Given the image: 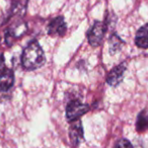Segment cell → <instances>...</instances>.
Masks as SVG:
<instances>
[{
  "mask_svg": "<svg viewBox=\"0 0 148 148\" xmlns=\"http://www.w3.org/2000/svg\"><path fill=\"white\" fill-rule=\"evenodd\" d=\"M44 51L37 41H32L23 49L21 55V65L25 70H36L45 64Z\"/></svg>",
  "mask_w": 148,
  "mask_h": 148,
  "instance_id": "cell-1",
  "label": "cell"
},
{
  "mask_svg": "<svg viewBox=\"0 0 148 148\" xmlns=\"http://www.w3.org/2000/svg\"><path fill=\"white\" fill-rule=\"evenodd\" d=\"M107 32V25L103 21H95L87 33V40L90 46L97 47L101 44Z\"/></svg>",
  "mask_w": 148,
  "mask_h": 148,
  "instance_id": "cell-2",
  "label": "cell"
},
{
  "mask_svg": "<svg viewBox=\"0 0 148 148\" xmlns=\"http://www.w3.org/2000/svg\"><path fill=\"white\" fill-rule=\"evenodd\" d=\"M89 110L88 105L79 101H71L66 108V118L69 122L78 120L81 116L86 114Z\"/></svg>",
  "mask_w": 148,
  "mask_h": 148,
  "instance_id": "cell-3",
  "label": "cell"
},
{
  "mask_svg": "<svg viewBox=\"0 0 148 148\" xmlns=\"http://www.w3.org/2000/svg\"><path fill=\"white\" fill-rule=\"evenodd\" d=\"M66 31H67V27H66L63 16H58L53 18L48 25V34L50 36L63 37L66 34Z\"/></svg>",
  "mask_w": 148,
  "mask_h": 148,
  "instance_id": "cell-4",
  "label": "cell"
},
{
  "mask_svg": "<svg viewBox=\"0 0 148 148\" xmlns=\"http://www.w3.org/2000/svg\"><path fill=\"white\" fill-rule=\"evenodd\" d=\"M69 138L72 146L76 147L83 140V128L82 124L79 120L73 121L72 125L69 128Z\"/></svg>",
  "mask_w": 148,
  "mask_h": 148,
  "instance_id": "cell-5",
  "label": "cell"
},
{
  "mask_svg": "<svg viewBox=\"0 0 148 148\" xmlns=\"http://www.w3.org/2000/svg\"><path fill=\"white\" fill-rule=\"evenodd\" d=\"M126 71V63H122L120 65L116 66L115 68L110 71L107 77V82L109 83L111 86H117L120 84L122 80H123L124 73Z\"/></svg>",
  "mask_w": 148,
  "mask_h": 148,
  "instance_id": "cell-6",
  "label": "cell"
},
{
  "mask_svg": "<svg viewBox=\"0 0 148 148\" xmlns=\"http://www.w3.org/2000/svg\"><path fill=\"white\" fill-rule=\"evenodd\" d=\"M14 73L11 69L5 68L0 73V91H6L13 85Z\"/></svg>",
  "mask_w": 148,
  "mask_h": 148,
  "instance_id": "cell-7",
  "label": "cell"
},
{
  "mask_svg": "<svg viewBox=\"0 0 148 148\" xmlns=\"http://www.w3.org/2000/svg\"><path fill=\"white\" fill-rule=\"evenodd\" d=\"M135 44L141 49H148V23L138 29L135 37Z\"/></svg>",
  "mask_w": 148,
  "mask_h": 148,
  "instance_id": "cell-8",
  "label": "cell"
},
{
  "mask_svg": "<svg viewBox=\"0 0 148 148\" xmlns=\"http://www.w3.org/2000/svg\"><path fill=\"white\" fill-rule=\"evenodd\" d=\"M136 130L140 133H143L148 130V109L143 110L138 115L136 121Z\"/></svg>",
  "mask_w": 148,
  "mask_h": 148,
  "instance_id": "cell-9",
  "label": "cell"
},
{
  "mask_svg": "<svg viewBox=\"0 0 148 148\" xmlns=\"http://www.w3.org/2000/svg\"><path fill=\"white\" fill-rule=\"evenodd\" d=\"M29 0H12L11 3V15L23 16L25 13Z\"/></svg>",
  "mask_w": 148,
  "mask_h": 148,
  "instance_id": "cell-10",
  "label": "cell"
},
{
  "mask_svg": "<svg viewBox=\"0 0 148 148\" xmlns=\"http://www.w3.org/2000/svg\"><path fill=\"white\" fill-rule=\"evenodd\" d=\"M109 43H110V53H111L112 55L117 53V52L121 49L122 45H123V41H122L117 35L112 36Z\"/></svg>",
  "mask_w": 148,
  "mask_h": 148,
  "instance_id": "cell-11",
  "label": "cell"
},
{
  "mask_svg": "<svg viewBox=\"0 0 148 148\" xmlns=\"http://www.w3.org/2000/svg\"><path fill=\"white\" fill-rule=\"evenodd\" d=\"M115 148H133V145L128 140L121 139L116 143Z\"/></svg>",
  "mask_w": 148,
  "mask_h": 148,
  "instance_id": "cell-12",
  "label": "cell"
},
{
  "mask_svg": "<svg viewBox=\"0 0 148 148\" xmlns=\"http://www.w3.org/2000/svg\"><path fill=\"white\" fill-rule=\"evenodd\" d=\"M5 62H4V56L0 55V73L5 69Z\"/></svg>",
  "mask_w": 148,
  "mask_h": 148,
  "instance_id": "cell-13",
  "label": "cell"
}]
</instances>
